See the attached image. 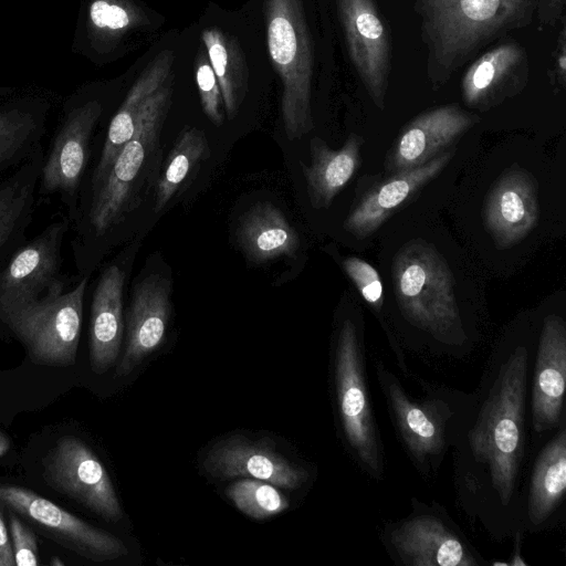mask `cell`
Instances as JSON below:
<instances>
[{"mask_svg": "<svg viewBox=\"0 0 566 566\" xmlns=\"http://www.w3.org/2000/svg\"><path fill=\"white\" fill-rule=\"evenodd\" d=\"M227 494L242 513L256 520L276 515L289 507V501L275 485L256 479L235 482Z\"/></svg>", "mask_w": 566, "mask_h": 566, "instance_id": "obj_32", "label": "cell"}, {"mask_svg": "<svg viewBox=\"0 0 566 566\" xmlns=\"http://www.w3.org/2000/svg\"><path fill=\"white\" fill-rule=\"evenodd\" d=\"M104 112V102L94 87L74 91L63 104L61 120L44 157L38 192L59 195L67 208L71 224L78 211L91 140Z\"/></svg>", "mask_w": 566, "mask_h": 566, "instance_id": "obj_6", "label": "cell"}, {"mask_svg": "<svg viewBox=\"0 0 566 566\" xmlns=\"http://www.w3.org/2000/svg\"><path fill=\"white\" fill-rule=\"evenodd\" d=\"M10 532L15 566H36L38 543L33 532L14 516L10 520Z\"/></svg>", "mask_w": 566, "mask_h": 566, "instance_id": "obj_35", "label": "cell"}, {"mask_svg": "<svg viewBox=\"0 0 566 566\" xmlns=\"http://www.w3.org/2000/svg\"><path fill=\"white\" fill-rule=\"evenodd\" d=\"M525 62V53L517 43L501 44L488 51L463 76L464 102L473 107L486 103L512 80Z\"/></svg>", "mask_w": 566, "mask_h": 566, "instance_id": "obj_30", "label": "cell"}, {"mask_svg": "<svg viewBox=\"0 0 566 566\" xmlns=\"http://www.w3.org/2000/svg\"><path fill=\"white\" fill-rule=\"evenodd\" d=\"M566 490L565 421L543 447L534 463L527 495V517L534 527L548 522L562 504Z\"/></svg>", "mask_w": 566, "mask_h": 566, "instance_id": "obj_28", "label": "cell"}, {"mask_svg": "<svg viewBox=\"0 0 566 566\" xmlns=\"http://www.w3.org/2000/svg\"><path fill=\"white\" fill-rule=\"evenodd\" d=\"M392 276L399 308L410 324L447 344L465 338L453 275L430 244L416 240L402 247Z\"/></svg>", "mask_w": 566, "mask_h": 566, "instance_id": "obj_3", "label": "cell"}, {"mask_svg": "<svg viewBox=\"0 0 566 566\" xmlns=\"http://www.w3.org/2000/svg\"><path fill=\"white\" fill-rule=\"evenodd\" d=\"M172 80L170 74L144 102L133 136L103 180L90 189L86 205L78 209L71 224L77 269L92 247L123 224L155 188L164 163L160 135L171 105Z\"/></svg>", "mask_w": 566, "mask_h": 566, "instance_id": "obj_1", "label": "cell"}, {"mask_svg": "<svg viewBox=\"0 0 566 566\" xmlns=\"http://www.w3.org/2000/svg\"><path fill=\"white\" fill-rule=\"evenodd\" d=\"M564 33H565V30L563 28L562 36H560V43H559L560 52H558L557 61H556L557 75L559 76L562 83H564V81H565V71H566L565 40H564V35L565 34Z\"/></svg>", "mask_w": 566, "mask_h": 566, "instance_id": "obj_38", "label": "cell"}, {"mask_svg": "<svg viewBox=\"0 0 566 566\" xmlns=\"http://www.w3.org/2000/svg\"><path fill=\"white\" fill-rule=\"evenodd\" d=\"M203 465L221 479L251 478L285 489H297L308 479V472L275 452L269 443L232 436L216 443Z\"/></svg>", "mask_w": 566, "mask_h": 566, "instance_id": "obj_17", "label": "cell"}, {"mask_svg": "<svg viewBox=\"0 0 566 566\" xmlns=\"http://www.w3.org/2000/svg\"><path fill=\"white\" fill-rule=\"evenodd\" d=\"M266 40L273 66L281 77V111L289 140L313 127L311 85L313 56L302 0H265Z\"/></svg>", "mask_w": 566, "mask_h": 566, "instance_id": "obj_5", "label": "cell"}, {"mask_svg": "<svg viewBox=\"0 0 566 566\" xmlns=\"http://www.w3.org/2000/svg\"><path fill=\"white\" fill-rule=\"evenodd\" d=\"M196 82L205 114L216 126H220L223 123V99L205 46L199 48L196 59Z\"/></svg>", "mask_w": 566, "mask_h": 566, "instance_id": "obj_33", "label": "cell"}, {"mask_svg": "<svg viewBox=\"0 0 566 566\" xmlns=\"http://www.w3.org/2000/svg\"><path fill=\"white\" fill-rule=\"evenodd\" d=\"M0 502L46 528L85 558L105 562L120 558L128 553L118 537L90 525L25 488L0 484Z\"/></svg>", "mask_w": 566, "mask_h": 566, "instance_id": "obj_12", "label": "cell"}, {"mask_svg": "<svg viewBox=\"0 0 566 566\" xmlns=\"http://www.w3.org/2000/svg\"><path fill=\"white\" fill-rule=\"evenodd\" d=\"M14 93H15V87L0 85V102L13 96Z\"/></svg>", "mask_w": 566, "mask_h": 566, "instance_id": "obj_39", "label": "cell"}, {"mask_svg": "<svg viewBox=\"0 0 566 566\" xmlns=\"http://www.w3.org/2000/svg\"><path fill=\"white\" fill-rule=\"evenodd\" d=\"M88 277L81 276L69 290L61 281L4 321L34 364L65 367L75 363Z\"/></svg>", "mask_w": 566, "mask_h": 566, "instance_id": "obj_8", "label": "cell"}, {"mask_svg": "<svg viewBox=\"0 0 566 566\" xmlns=\"http://www.w3.org/2000/svg\"><path fill=\"white\" fill-rule=\"evenodd\" d=\"M389 547L408 566H476L479 562L443 520L417 514L400 521L388 532Z\"/></svg>", "mask_w": 566, "mask_h": 566, "instance_id": "obj_14", "label": "cell"}, {"mask_svg": "<svg viewBox=\"0 0 566 566\" xmlns=\"http://www.w3.org/2000/svg\"><path fill=\"white\" fill-rule=\"evenodd\" d=\"M44 157L40 144L0 177V268L28 241Z\"/></svg>", "mask_w": 566, "mask_h": 566, "instance_id": "obj_21", "label": "cell"}, {"mask_svg": "<svg viewBox=\"0 0 566 566\" xmlns=\"http://www.w3.org/2000/svg\"><path fill=\"white\" fill-rule=\"evenodd\" d=\"M566 325L548 315L543 322L532 387V427L536 434L557 428L564 418Z\"/></svg>", "mask_w": 566, "mask_h": 566, "instance_id": "obj_15", "label": "cell"}, {"mask_svg": "<svg viewBox=\"0 0 566 566\" xmlns=\"http://www.w3.org/2000/svg\"><path fill=\"white\" fill-rule=\"evenodd\" d=\"M376 374L408 454L418 468L437 469L453 439L451 407L441 398L413 399L380 363L376 365Z\"/></svg>", "mask_w": 566, "mask_h": 566, "instance_id": "obj_9", "label": "cell"}, {"mask_svg": "<svg viewBox=\"0 0 566 566\" xmlns=\"http://www.w3.org/2000/svg\"><path fill=\"white\" fill-rule=\"evenodd\" d=\"M51 104L42 96L9 97L0 103V177L41 144Z\"/></svg>", "mask_w": 566, "mask_h": 566, "instance_id": "obj_25", "label": "cell"}, {"mask_svg": "<svg viewBox=\"0 0 566 566\" xmlns=\"http://www.w3.org/2000/svg\"><path fill=\"white\" fill-rule=\"evenodd\" d=\"M528 359L524 345L501 359L467 433L469 458L478 464V476L484 474L475 492L486 483V495L502 507L511 505L515 496L524 455Z\"/></svg>", "mask_w": 566, "mask_h": 566, "instance_id": "obj_2", "label": "cell"}, {"mask_svg": "<svg viewBox=\"0 0 566 566\" xmlns=\"http://www.w3.org/2000/svg\"><path fill=\"white\" fill-rule=\"evenodd\" d=\"M485 229L500 248L523 240L538 219L537 186L531 174L511 168L494 182L486 197Z\"/></svg>", "mask_w": 566, "mask_h": 566, "instance_id": "obj_18", "label": "cell"}, {"mask_svg": "<svg viewBox=\"0 0 566 566\" xmlns=\"http://www.w3.org/2000/svg\"><path fill=\"white\" fill-rule=\"evenodd\" d=\"M69 219L48 224L0 268V322L40 300L60 283Z\"/></svg>", "mask_w": 566, "mask_h": 566, "instance_id": "obj_10", "label": "cell"}, {"mask_svg": "<svg viewBox=\"0 0 566 566\" xmlns=\"http://www.w3.org/2000/svg\"><path fill=\"white\" fill-rule=\"evenodd\" d=\"M343 268L356 285L361 297L376 311H380L384 303V290L377 270L368 262L356 256L344 259Z\"/></svg>", "mask_w": 566, "mask_h": 566, "instance_id": "obj_34", "label": "cell"}, {"mask_svg": "<svg viewBox=\"0 0 566 566\" xmlns=\"http://www.w3.org/2000/svg\"><path fill=\"white\" fill-rule=\"evenodd\" d=\"M201 39L221 90L227 116L232 119L248 92V69L243 54L235 39L218 28L203 30Z\"/></svg>", "mask_w": 566, "mask_h": 566, "instance_id": "obj_29", "label": "cell"}, {"mask_svg": "<svg viewBox=\"0 0 566 566\" xmlns=\"http://www.w3.org/2000/svg\"><path fill=\"white\" fill-rule=\"evenodd\" d=\"M10 449V441L9 439L0 432V457L6 454Z\"/></svg>", "mask_w": 566, "mask_h": 566, "instance_id": "obj_40", "label": "cell"}, {"mask_svg": "<svg viewBox=\"0 0 566 566\" xmlns=\"http://www.w3.org/2000/svg\"><path fill=\"white\" fill-rule=\"evenodd\" d=\"M365 354L355 323L346 318L335 348V389L345 440L371 478L384 472V452L368 392Z\"/></svg>", "mask_w": 566, "mask_h": 566, "instance_id": "obj_7", "label": "cell"}, {"mask_svg": "<svg viewBox=\"0 0 566 566\" xmlns=\"http://www.w3.org/2000/svg\"><path fill=\"white\" fill-rule=\"evenodd\" d=\"M125 272L116 263L101 273L91 307L90 359L96 374L106 371L116 360L124 331L123 291Z\"/></svg>", "mask_w": 566, "mask_h": 566, "instance_id": "obj_23", "label": "cell"}, {"mask_svg": "<svg viewBox=\"0 0 566 566\" xmlns=\"http://www.w3.org/2000/svg\"><path fill=\"white\" fill-rule=\"evenodd\" d=\"M210 156L205 133L197 127H186L163 163L155 186L154 210L161 211L180 191L197 168Z\"/></svg>", "mask_w": 566, "mask_h": 566, "instance_id": "obj_31", "label": "cell"}, {"mask_svg": "<svg viewBox=\"0 0 566 566\" xmlns=\"http://www.w3.org/2000/svg\"><path fill=\"white\" fill-rule=\"evenodd\" d=\"M174 60L175 54L171 50L161 51L132 85L108 125L105 143L91 178L90 189L103 180L120 149L133 136L144 102L171 74Z\"/></svg>", "mask_w": 566, "mask_h": 566, "instance_id": "obj_24", "label": "cell"}, {"mask_svg": "<svg viewBox=\"0 0 566 566\" xmlns=\"http://www.w3.org/2000/svg\"><path fill=\"white\" fill-rule=\"evenodd\" d=\"M43 467L45 481L60 493L106 520L122 518L109 475L84 441L71 436L60 438L43 459Z\"/></svg>", "mask_w": 566, "mask_h": 566, "instance_id": "obj_11", "label": "cell"}, {"mask_svg": "<svg viewBox=\"0 0 566 566\" xmlns=\"http://www.w3.org/2000/svg\"><path fill=\"white\" fill-rule=\"evenodd\" d=\"M364 140L350 134L340 149L333 150L319 137L310 142V163H301L310 202L315 209L328 208L355 175Z\"/></svg>", "mask_w": 566, "mask_h": 566, "instance_id": "obj_26", "label": "cell"}, {"mask_svg": "<svg viewBox=\"0 0 566 566\" xmlns=\"http://www.w3.org/2000/svg\"><path fill=\"white\" fill-rule=\"evenodd\" d=\"M138 22L129 0H81L72 52L101 64L115 55Z\"/></svg>", "mask_w": 566, "mask_h": 566, "instance_id": "obj_22", "label": "cell"}, {"mask_svg": "<svg viewBox=\"0 0 566 566\" xmlns=\"http://www.w3.org/2000/svg\"><path fill=\"white\" fill-rule=\"evenodd\" d=\"M433 62L454 69L494 36L532 20L535 0H419Z\"/></svg>", "mask_w": 566, "mask_h": 566, "instance_id": "obj_4", "label": "cell"}, {"mask_svg": "<svg viewBox=\"0 0 566 566\" xmlns=\"http://www.w3.org/2000/svg\"><path fill=\"white\" fill-rule=\"evenodd\" d=\"M170 292V281L160 274H151L134 287L127 314L126 348L117 376L130 374L163 343L171 313Z\"/></svg>", "mask_w": 566, "mask_h": 566, "instance_id": "obj_19", "label": "cell"}, {"mask_svg": "<svg viewBox=\"0 0 566 566\" xmlns=\"http://www.w3.org/2000/svg\"><path fill=\"white\" fill-rule=\"evenodd\" d=\"M452 156L453 150H444L421 166L392 174L359 199L347 216L344 228L357 238L371 234L392 212L437 177Z\"/></svg>", "mask_w": 566, "mask_h": 566, "instance_id": "obj_20", "label": "cell"}, {"mask_svg": "<svg viewBox=\"0 0 566 566\" xmlns=\"http://www.w3.org/2000/svg\"><path fill=\"white\" fill-rule=\"evenodd\" d=\"M476 122V116L457 105L420 114L399 134L385 161L386 170L392 175L428 163Z\"/></svg>", "mask_w": 566, "mask_h": 566, "instance_id": "obj_16", "label": "cell"}, {"mask_svg": "<svg viewBox=\"0 0 566 566\" xmlns=\"http://www.w3.org/2000/svg\"><path fill=\"white\" fill-rule=\"evenodd\" d=\"M338 10L352 62L382 108L390 71L388 31L373 0H338Z\"/></svg>", "mask_w": 566, "mask_h": 566, "instance_id": "obj_13", "label": "cell"}, {"mask_svg": "<svg viewBox=\"0 0 566 566\" xmlns=\"http://www.w3.org/2000/svg\"><path fill=\"white\" fill-rule=\"evenodd\" d=\"M539 9V18L543 23H552L559 17L564 7L565 0H536Z\"/></svg>", "mask_w": 566, "mask_h": 566, "instance_id": "obj_37", "label": "cell"}, {"mask_svg": "<svg viewBox=\"0 0 566 566\" xmlns=\"http://www.w3.org/2000/svg\"><path fill=\"white\" fill-rule=\"evenodd\" d=\"M235 234L247 259L258 264L292 258L301 245L297 231L284 213L268 201L255 203L242 216Z\"/></svg>", "mask_w": 566, "mask_h": 566, "instance_id": "obj_27", "label": "cell"}, {"mask_svg": "<svg viewBox=\"0 0 566 566\" xmlns=\"http://www.w3.org/2000/svg\"><path fill=\"white\" fill-rule=\"evenodd\" d=\"M0 566H15L12 544L0 511Z\"/></svg>", "mask_w": 566, "mask_h": 566, "instance_id": "obj_36", "label": "cell"}]
</instances>
